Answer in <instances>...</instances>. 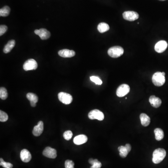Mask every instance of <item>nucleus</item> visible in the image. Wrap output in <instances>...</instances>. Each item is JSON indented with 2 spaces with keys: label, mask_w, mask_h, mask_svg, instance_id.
I'll use <instances>...</instances> for the list:
<instances>
[{
  "label": "nucleus",
  "mask_w": 168,
  "mask_h": 168,
  "mask_svg": "<svg viewBox=\"0 0 168 168\" xmlns=\"http://www.w3.org/2000/svg\"><path fill=\"white\" fill-rule=\"evenodd\" d=\"M166 155L165 149L161 148L155 149L153 153V162L155 164H159L164 159Z\"/></svg>",
  "instance_id": "obj_1"
},
{
  "label": "nucleus",
  "mask_w": 168,
  "mask_h": 168,
  "mask_svg": "<svg viewBox=\"0 0 168 168\" xmlns=\"http://www.w3.org/2000/svg\"><path fill=\"white\" fill-rule=\"evenodd\" d=\"M107 53L110 57L112 58H118L123 55L124 49L121 46H113L108 49Z\"/></svg>",
  "instance_id": "obj_2"
},
{
  "label": "nucleus",
  "mask_w": 168,
  "mask_h": 168,
  "mask_svg": "<svg viewBox=\"0 0 168 168\" xmlns=\"http://www.w3.org/2000/svg\"><path fill=\"white\" fill-rule=\"evenodd\" d=\"M152 80L155 86H161L165 83V76L163 75L162 73L158 71L154 74Z\"/></svg>",
  "instance_id": "obj_3"
},
{
  "label": "nucleus",
  "mask_w": 168,
  "mask_h": 168,
  "mask_svg": "<svg viewBox=\"0 0 168 168\" xmlns=\"http://www.w3.org/2000/svg\"><path fill=\"white\" fill-rule=\"evenodd\" d=\"M58 98L60 102L65 105H68L73 101V97L66 92H60L58 94Z\"/></svg>",
  "instance_id": "obj_4"
},
{
  "label": "nucleus",
  "mask_w": 168,
  "mask_h": 168,
  "mask_svg": "<svg viewBox=\"0 0 168 168\" xmlns=\"http://www.w3.org/2000/svg\"><path fill=\"white\" fill-rule=\"evenodd\" d=\"M88 117L91 120L97 119L99 121H101L104 120V113L99 110L94 109L90 112L88 114Z\"/></svg>",
  "instance_id": "obj_5"
},
{
  "label": "nucleus",
  "mask_w": 168,
  "mask_h": 168,
  "mask_svg": "<svg viewBox=\"0 0 168 168\" xmlns=\"http://www.w3.org/2000/svg\"><path fill=\"white\" fill-rule=\"evenodd\" d=\"M38 64L37 61L34 59H29L24 63L23 68L25 71L37 69Z\"/></svg>",
  "instance_id": "obj_6"
},
{
  "label": "nucleus",
  "mask_w": 168,
  "mask_h": 168,
  "mask_svg": "<svg viewBox=\"0 0 168 168\" xmlns=\"http://www.w3.org/2000/svg\"><path fill=\"white\" fill-rule=\"evenodd\" d=\"M123 18L125 20L127 21L132 22V21H136L138 19L139 14L136 12L133 11H128L124 12L123 13Z\"/></svg>",
  "instance_id": "obj_7"
},
{
  "label": "nucleus",
  "mask_w": 168,
  "mask_h": 168,
  "mask_svg": "<svg viewBox=\"0 0 168 168\" xmlns=\"http://www.w3.org/2000/svg\"><path fill=\"white\" fill-rule=\"evenodd\" d=\"M130 92V87L127 84H122L118 87L116 91V95L119 97H122Z\"/></svg>",
  "instance_id": "obj_8"
},
{
  "label": "nucleus",
  "mask_w": 168,
  "mask_h": 168,
  "mask_svg": "<svg viewBox=\"0 0 168 168\" xmlns=\"http://www.w3.org/2000/svg\"><path fill=\"white\" fill-rule=\"evenodd\" d=\"M43 154L45 157L49 158H56L57 156V151L51 147H47L43 151Z\"/></svg>",
  "instance_id": "obj_9"
},
{
  "label": "nucleus",
  "mask_w": 168,
  "mask_h": 168,
  "mask_svg": "<svg viewBox=\"0 0 168 168\" xmlns=\"http://www.w3.org/2000/svg\"><path fill=\"white\" fill-rule=\"evenodd\" d=\"M34 32L36 35L39 36L42 40H46L50 37V33L45 28H40L39 29H36Z\"/></svg>",
  "instance_id": "obj_10"
},
{
  "label": "nucleus",
  "mask_w": 168,
  "mask_h": 168,
  "mask_svg": "<svg viewBox=\"0 0 168 168\" xmlns=\"http://www.w3.org/2000/svg\"><path fill=\"white\" fill-rule=\"evenodd\" d=\"M168 47V44L164 40H161L158 42L155 46L154 50L158 53H162L164 52Z\"/></svg>",
  "instance_id": "obj_11"
},
{
  "label": "nucleus",
  "mask_w": 168,
  "mask_h": 168,
  "mask_svg": "<svg viewBox=\"0 0 168 168\" xmlns=\"http://www.w3.org/2000/svg\"><path fill=\"white\" fill-rule=\"evenodd\" d=\"M31 153L27 149H23L20 152V158L22 161L24 163H28L32 159Z\"/></svg>",
  "instance_id": "obj_12"
},
{
  "label": "nucleus",
  "mask_w": 168,
  "mask_h": 168,
  "mask_svg": "<svg viewBox=\"0 0 168 168\" xmlns=\"http://www.w3.org/2000/svg\"><path fill=\"white\" fill-rule=\"evenodd\" d=\"M44 131V123L42 121L38 122V125L35 126L33 130L32 133L35 136H40Z\"/></svg>",
  "instance_id": "obj_13"
},
{
  "label": "nucleus",
  "mask_w": 168,
  "mask_h": 168,
  "mask_svg": "<svg viewBox=\"0 0 168 168\" xmlns=\"http://www.w3.org/2000/svg\"><path fill=\"white\" fill-rule=\"evenodd\" d=\"M58 54L60 57L63 58H71L74 57L75 55V52L73 50L68 49H63L58 52Z\"/></svg>",
  "instance_id": "obj_14"
},
{
  "label": "nucleus",
  "mask_w": 168,
  "mask_h": 168,
  "mask_svg": "<svg viewBox=\"0 0 168 168\" xmlns=\"http://www.w3.org/2000/svg\"><path fill=\"white\" fill-rule=\"evenodd\" d=\"M149 101L151 106L156 108L160 106L162 104V100L161 99L154 95L151 96L149 97Z\"/></svg>",
  "instance_id": "obj_15"
},
{
  "label": "nucleus",
  "mask_w": 168,
  "mask_h": 168,
  "mask_svg": "<svg viewBox=\"0 0 168 168\" xmlns=\"http://www.w3.org/2000/svg\"><path fill=\"white\" fill-rule=\"evenodd\" d=\"M88 140V138L86 135L80 134L77 136L75 137L74 142L76 145H81L86 142Z\"/></svg>",
  "instance_id": "obj_16"
},
{
  "label": "nucleus",
  "mask_w": 168,
  "mask_h": 168,
  "mask_svg": "<svg viewBox=\"0 0 168 168\" xmlns=\"http://www.w3.org/2000/svg\"><path fill=\"white\" fill-rule=\"evenodd\" d=\"M141 124L144 127H147L150 123V119L148 116L144 113H141L140 116Z\"/></svg>",
  "instance_id": "obj_17"
},
{
  "label": "nucleus",
  "mask_w": 168,
  "mask_h": 168,
  "mask_svg": "<svg viewBox=\"0 0 168 168\" xmlns=\"http://www.w3.org/2000/svg\"><path fill=\"white\" fill-rule=\"evenodd\" d=\"M16 42L14 40H11L8 41V43L6 44L3 49V52L5 53H8L11 52V50L15 47Z\"/></svg>",
  "instance_id": "obj_18"
},
{
  "label": "nucleus",
  "mask_w": 168,
  "mask_h": 168,
  "mask_svg": "<svg viewBox=\"0 0 168 168\" xmlns=\"http://www.w3.org/2000/svg\"><path fill=\"white\" fill-rule=\"evenodd\" d=\"M97 28H98V31L100 33H103L109 31L110 27L107 23H105V22H101V23H99V25H98Z\"/></svg>",
  "instance_id": "obj_19"
},
{
  "label": "nucleus",
  "mask_w": 168,
  "mask_h": 168,
  "mask_svg": "<svg viewBox=\"0 0 168 168\" xmlns=\"http://www.w3.org/2000/svg\"><path fill=\"white\" fill-rule=\"evenodd\" d=\"M154 133L155 134V138L157 141H161L164 138V131L161 128H155L154 130Z\"/></svg>",
  "instance_id": "obj_20"
},
{
  "label": "nucleus",
  "mask_w": 168,
  "mask_h": 168,
  "mask_svg": "<svg viewBox=\"0 0 168 168\" xmlns=\"http://www.w3.org/2000/svg\"><path fill=\"white\" fill-rule=\"evenodd\" d=\"M89 163L92 165L90 168H100L102 164L97 159L90 158L89 160Z\"/></svg>",
  "instance_id": "obj_21"
},
{
  "label": "nucleus",
  "mask_w": 168,
  "mask_h": 168,
  "mask_svg": "<svg viewBox=\"0 0 168 168\" xmlns=\"http://www.w3.org/2000/svg\"><path fill=\"white\" fill-rule=\"evenodd\" d=\"M10 11V8L8 6H5L0 10V16L2 17L7 16Z\"/></svg>",
  "instance_id": "obj_22"
},
{
  "label": "nucleus",
  "mask_w": 168,
  "mask_h": 168,
  "mask_svg": "<svg viewBox=\"0 0 168 168\" xmlns=\"http://www.w3.org/2000/svg\"><path fill=\"white\" fill-rule=\"evenodd\" d=\"M26 97L28 100H29L30 102H34V103H37L38 100V96L32 92L28 93L26 95Z\"/></svg>",
  "instance_id": "obj_23"
},
{
  "label": "nucleus",
  "mask_w": 168,
  "mask_h": 168,
  "mask_svg": "<svg viewBox=\"0 0 168 168\" xmlns=\"http://www.w3.org/2000/svg\"><path fill=\"white\" fill-rule=\"evenodd\" d=\"M118 149L120 152V155L121 158H125L128 154V152L126 149V147L125 146H120V147H118Z\"/></svg>",
  "instance_id": "obj_24"
},
{
  "label": "nucleus",
  "mask_w": 168,
  "mask_h": 168,
  "mask_svg": "<svg viewBox=\"0 0 168 168\" xmlns=\"http://www.w3.org/2000/svg\"><path fill=\"white\" fill-rule=\"evenodd\" d=\"M8 94L7 90L5 87H1L0 88V98L2 100H5L8 98Z\"/></svg>",
  "instance_id": "obj_25"
},
{
  "label": "nucleus",
  "mask_w": 168,
  "mask_h": 168,
  "mask_svg": "<svg viewBox=\"0 0 168 168\" xmlns=\"http://www.w3.org/2000/svg\"><path fill=\"white\" fill-rule=\"evenodd\" d=\"M0 165L2 166L4 168H12L13 167L12 164L5 162L2 158L0 159Z\"/></svg>",
  "instance_id": "obj_26"
},
{
  "label": "nucleus",
  "mask_w": 168,
  "mask_h": 168,
  "mask_svg": "<svg viewBox=\"0 0 168 168\" xmlns=\"http://www.w3.org/2000/svg\"><path fill=\"white\" fill-rule=\"evenodd\" d=\"M73 133L70 130L66 131L64 132V133L63 134L64 138V139L67 140V141L70 140L72 137H73Z\"/></svg>",
  "instance_id": "obj_27"
},
{
  "label": "nucleus",
  "mask_w": 168,
  "mask_h": 168,
  "mask_svg": "<svg viewBox=\"0 0 168 168\" xmlns=\"http://www.w3.org/2000/svg\"><path fill=\"white\" fill-rule=\"evenodd\" d=\"M8 120V116L5 112L0 111V121L1 122H5Z\"/></svg>",
  "instance_id": "obj_28"
},
{
  "label": "nucleus",
  "mask_w": 168,
  "mask_h": 168,
  "mask_svg": "<svg viewBox=\"0 0 168 168\" xmlns=\"http://www.w3.org/2000/svg\"><path fill=\"white\" fill-rule=\"evenodd\" d=\"M90 80L92 81L95 83L96 85H101L102 84V81L99 77L97 76H91L90 77Z\"/></svg>",
  "instance_id": "obj_29"
},
{
  "label": "nucleus",
  "mask_w": 168,
  "mask_h": 168,
  "mask_svg": "<svg viewBox=\"0 0 168 168\" xmlns=\"http://www.w3.org/2000/svg\"><path fill=\"white\" fill-rule=\"evenodd\" d=\"M64 166L65 168H74V162L70 160H67L64 163Z\"/></svg>",
  "instance_id": "obj_30"
},
{
  "label": "nucleus",
  "mask_w": 168,
  "mask_h": 168,
  "mask_svg": "<svg viewBox=\"0 0 168 168\" xmlns=\"http://www.w3.org/2000/svg\"><path fill=\"white\" fill-rule=\"evenodd\" d=\"M7 26L6 25H1V26H0V36H2L3 35L7 32Z\"/></svg>",
  "instance_id": "obj_31"
},
{
  "label": "nucleus",
  "mask_w": 168,
  "mask_h": 168,
  "mask_svg": "<svg viewBox=\"0 0 168 168\" xmlns=\"http://www.w3.org/2000/svg\"><path fill=\"white\" fill-rule=\"evenodd\" d=\"M125 147H126V149L128 151V153L131 151V146L129 144H126L125 145Z\"/></svg>",
  "instance_id": "obj_32"
},
{
  "label": "nucleus",
  "mask_w": 168,
  "mask_h": 168,
  "mask_svg": "<svg viewBox=\"0 0 168 168\" xmlns=\"http://www.w3.org/2000/svg\"><path fill=\"white\" fill-rule=\"evenodd\" d=\"M31 103V106L32 107H35L36 106V103L34 102H30Z\"/></svg>",
  "instance_id": "obj_33"
},
{
  "label": "nucleus",
  "mask_w": 168,
  "mask_h": 168,
  "mask_svg": "<svg viewBox=\"0 0 168 168\" xmlns=\"http://www.w3.org/2000/svg\"><path fill=\"white\" fill-rule=\"evenodd\" d=\"M159 1H165V0H159Z\"/></svg>",
  "instance_id": "obj_34"
}]
</instances>
